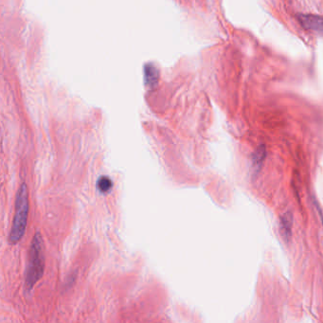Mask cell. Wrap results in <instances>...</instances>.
Segmentation results:
<instances>
[{"mask_svg": "<svg viewBox=\"0 0 323 323\" xmlns=\"http://www.w3.org/2000/svg\"><path fill=\"white\" fill-rule=\"evenodd\" d=\"M29 214V196L27 185L21 184L15 198V215L13 218L9 242L11 245L18 243L23 237L28 221Z\"/></svg>", "mask_w": 323, "mask_h": 323, "instance_id": "7a4b0ae2", "label": "cell"}, {"mask_svg": "<svg viewBox=\"0 0 323 323\" xmlns=\"http://www.w3.org/2000/svg\"><path fill=\"white\" fill-rule=\"evenodd\" d=\"M112 187H113V183L108 176L103 175L98 179L97 189L101 193L107 194L112 189Z\"/></svg>", "mask_w": 323, "mask_h": 323, "instance_id": "8992f818", "label": "cell"}, {"mask_svg": "<svg viewBox=\"0 0 323 323\" xmlns=\"http://www.w3.org/2000/svg\"><path fill=\"white\" fill-rule=\"evenodd\" d=\"M293 224V216L291 213H286L281 217V228L283 232V236L286 240H289L291 236V229Z\"/></svg>", "mask_w": 323, "mask_h": 323, "instance_id": "5b68a950", "label": "cell"}, {"mask_svg": "<svg viewBox=\"0 0 323 323\" xmlns=\"http://www.w3.org/2000/svg\"><path fill=\"white\" fill-rule=\"evenodd\" d=\"M43 239L39 231L34 235L30 248V259L25 275V288L27 292L33 290L36 282L42 278L45 269Z\"/></svg>", "mask_w": 323, "mask_h": 323, "instance_id": "6da1fadb", "label": "cell"}, {"mask_svg": "<svg viewBox=\"0 0 323 323\" xmlns=\"http://www.w3.org/2000/svg\"><path fill=\"white\" fill-rule=\"evenodd\" d=\"M299 21L302 26L316 33H323V17L313 14H299Z\"/></svg>", "mask_w": 323, "mask_h": 323, "instance_id": "3957f363", "label": "cell"}, {"mask_svg": "<svg viewBox=\"0 0 323 323\" xmlns=\"http://www.w3.org/2000/svg\"><path fill=\"white\" fill-rule=\"evenodd\" d=\"M266 156H267L266 147L264 145L259 146L252 158V165L256 172H258L259 170L261 169V166L266 159Z\"/></svg>", "mask_w": 323, "mask_h": 323, "instance_id": "277c9868", "label": "cell"}]
</instances>
